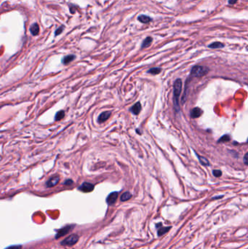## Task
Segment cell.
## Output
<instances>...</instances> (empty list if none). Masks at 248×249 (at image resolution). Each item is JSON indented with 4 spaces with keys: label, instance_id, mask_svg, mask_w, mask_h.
<instances>
[{
    "label": "cell",
    "instance_id": "obj_1",
    "mask_svg": "<svg viewBox=\"0 0 248 249\" xmlns=\"http://www.w3.org/2000/svg\"><path fill=\"white\" fill-rule=\"evenodd\" d=\"M183 82L181 79H177L173 85V105L176 112L180 111L179 98L182 91Z\"/></svg>",
    "mask_w": 248,
    "mask_h": 249
},
{
    "label": "cell",
    "instance_id": "obj_2",
    "mask_svg": "<svg viewBox=\"0 0 248 249\" xmlns=\"http://www.w3.org/2000/svg\"><path fill=\"white\" fill-rule=\"evenodd\" d=\"M209 72V68L204 66H194L191 70V77H202Z\"/></svg>",
    "mask_w": 248,
    "mask_h": 249
},
{
    "label": "cell",
    "instance_id": "obj_3",
    "mask_svg": "<svg viewBox=\"0 0 248 249\" xmlns=\"http://www.w3.org/2000/svg\"><path fill=\"white\" fill-rule=\"evenodd\" d=\"M79 241V236L76 234H73L70 236L66 237L63 240L60 242V245L61 246H72L75 245L76 243Z\"/></svg>",
    "mask_w": 248,
    "mask_h": 249
},
{
    "label": "cell",
    "instance_id": "obj_4",
    "mask_svg": "<svg viewBox=\"0 0 248 249\" xmlns=\"http://www.w3.org/2000/svg\"><path fill=\"white\" fill-rule=\"evenodd\" d=\"M74 225H67L66 227H64L61 229H60L59 230H58V233H57L56 235V239H58L60 237L64 236L66 234H68L69 232H71V230L74 229Z\"/></svg>",
    "mask_w": 248,
    "mask_h": 249
},
{
    "label": "cell",
    "instance_id": "obj_5",
    "mask_svg": "<svg viewBox=\"0 0 248 249\" xmlns=\"http://www.w3.org/2000/svg\"><path fill=\"white\" fill-rule=\"evenodd\" d=\"M94 185L90 182H84L78 187V189L83 192H90L94 189Z\"/></svg>",
    "mask_w": 248,
    "mask_h": 249
},
{
    "label": "cell",
    "instance_id": "obj_6",
    "mask_svg": "<svg viewBox=\"0 0 248 249\" xmlns=\"http://www.w3.org/2000/svg\"><path fill=\"white\" fill-rule=\"evenodd\" d=\"M118 195H119L118 192H111V193L109 194L106 198L107 204L109 205L114 204V203H116L117 197H118Z\"/></svg>",
    "mask_w": 248,
    "mask_h": 249
},
{
    "label": "cell",
    "instance_id": "obj_7",
    "mask_svg": "<svg viewBox=\"0 0 248 249\" xmlns=\"http://www.w3.org/2000/svg\"><path fill=\"white\" fill-rule=\"evenodd\" d=\"M156 227L157 229L158 236H162V235H164V234L167 233V232L171 229V227H163L162 223H159L156 224Z\"/></svg>",
    "mask_w": 248,
    "mask_h": 249
},
{
    "label": "cell",
    "instance_id": "obj_8",
    "mask_svg": "<svg viewBox=\"0 0 248 249\" xmlns=\"http://www.w3.org/2000/svg\"><path fill=\"white\" fill-rule=\"evenodd\" d=\"M60 182V177L58 176H54L49 179L46 183V185L47 187H53V186H56Z\"/></svg>",
    "mask_w": 248,
    "mask_h": 249
},
{
    "label": "cell",
    "instance_id": "obj_9",
    "mask_svg": "<svg viewBox=\"0 0 248 249\" xmlns=\"http://www.w3.org/2000/svg\"><path fill=\"white\" fill-rule=\"evenodd\" d=\"M190 114L191 117L194 119L199 118L202 114V110L199 108V107H194V108L192 109V111H191Z\"/></svg>",
    "mask_w": 248,
    "mask_h": 249
},
{
    "label": "cell",
    "instance_id": "obj_10",
    "mask_svg": "<svg viewBox=\"0 0 248 249\" xmlns=\"http://www.w3.org/2000/svg\"><path fill=\"white\" fill-rule=\"evenodd\" d=\"M111 113L110 112H102L101 114L98 117V122L99 123H103L105 121H106L109 118V117L111 116Z\"/></svg>",
    "mask_w": 248,
    "mask_h": 249
},
{
    "label": "cell",
    "instance_id": "obj_11",
    "mask_svg": "<svg viewBox=\"0 0 248 249\" xmlns=\"http://www.w3.org/2000/svg\"><path fill=\"white\" fill-rule=\"evenodd\" d=\"M130 111L132 113V114H134L135 115H138L140 112H141V103L137 102L135 103V104H134L131 107V108H130Z\"/></svg>",
    "mask_w": 248,
    "mask_h": 249
},
{
    "label": "cell",
    "instance_id": "obj_12",
    "mask_svg": "<svg viewBox=\"0 0 248 249\" xmlns=\"http://www.w3.org/2000/svg\"><path fill=\"white\" fill-rule=\"evenodd\" d=\"M76 58V56L74 55H68V56H64V57L62 58V63L65 65H67L68 63H69L70 62H71L74 61V59Z\"/></svg>",
    "mask_w": 248,
    "mask_h": 249
},
{
    "label": "cell",
    "instance_id": "obj_13",
    "mask_svg": "<svg viewBox=\"0 0 248 249\" xmlns=\"http://www.w3.org/2000/svg\"><path fill=\"white\" fill-rule=\"evenodd\" d=\"M138 19L142 23H149L151 20V18L150 17L145 16V15H141V16L138 17Z\"/></svg>",
    "mask_w": 248,
    "mask_h": 249
},
{
    "label": "cell",
    "instance_id": "obj_14",
    "mask_svg": "<svg viewBox=\"0 0 248 249\" xmlns=\"http://www.w3.org/2000/svg\"><path fill=\"white\" fill-rule=\"evenodd\" d=\"M30 31H31V33L34 36L37 35L38 34H39V25H38L37 23L33 24V25L31 26Z\"/></svg>",
    "mask_w": 248,
    "mask_h": 249
},
{
    "label": "cell",
    "instance_id": "obj_15",
    "mask_svg": "<svg viewBox=\"0 0 248 249\" xmlns=\"http://www.w3.org/2000/svg\"><path fill=\"white\" fill-rule=\"evenodd\" d=\"M196 156L198 157V159L199 160L200 163L202 164L203 166H209L210 165V162L209 160H208L207 158L204 157L203 156H200V155H198L197 154H196Z\"/></svg>",
    "mask_w": 248,
    "mask_h": 249
},
{
    "label": "cell",
    "instance_id": "obj_16",
    "mask_svg": "<svg viewBox=\"0 0 248 249\" xmlns=\"http://www.w3.org/2000/svg\"><path fill=\"white\" fill-rule=\"evenodd\" d=\"M152 40H153V39L151 38V37H146V38L144 40H143V43H142L141 48H147V47L150 46L151 42H152Z\"/></svg>",
    "mask_w": 248,
    "mask_h": 249
},
{
    "label": "cell",
    "instance_id": "obj_17",
    "mask_svg": "<svg viewBox=\"0 0 248 249\" xmlns=\"http://www.w3.org/2000/svg\"><path fill=\"white\" fill-rule=\"evenodd\" d=\"M210 48H213V49H217V48H222L224 47V45L223 43L220 42H215L211 43L210 45H209Z\"/></svg>",
    "mask_w": 248,
    "mask_h": 249
},
{
    "label": "cell",
    "instance_id": "obj_18",
    "mask_svg": "<svg viewBox=\"0 0 248 249\" xmlns=\"http://www.w3.org/2000/svg\"><path fill=\"white\" fill-rule=\"evenodd\" d=\"M64 117H65V112H64L63 110L58 111V112L56 113V116H55V120H56V121H59V120H61Z\"/></svg>",
    "mask_w": 248,
    "mask_h": 249
},
{
    "label": "cell",
    "instance_id": "obj_19",
    "mask_svg": "<svg viewBox=\"0 0 248 249\" xmlns=\"http://www.w3.org/2000/svg\"><path fill=\"white\" fill-rule=\"evenodd\" d=\"M132 197V194L129 192H125L122 194V196H121V201L122 202H125L128 200H130V198Z\"/></svg>",
    "mask_w": 248,
    "mask_h": 249
},
{
    "label": "cell",
    "instance_id": "obj_20",
    "mask_svg": "<svg viewBox=\"0 0 248 249\" xmlns=\"http://www.w3.org/2000/svg\"><path fill=\"white\" fill-rule=\"evenodd\" d=\"M161 71H162V69H161V68L154 67V68H151V69H149V70H148L147 73L156 75V74H159L161 72Z\"/></svg>",
    "mask_w": 248,
    "mask_h": 249
},
{
    "label": "cell",
    "instance_id": "obj_21",
    "mask_svg": "<svg viewBox=\"0 0 248 249\" xmlns=\"http://www.w3.org/2000/svg\"><path fill=\"white\" fill-rule=\"evenodd\" d=\"M231 140V138L228 135H224L223 136H221L220 139H218L217 142L218 143H225V142H228Z\"/></svg>",
    "mask_w": 248,
    "mask_h": 249
},
{
    "label": "cell",
    "instance_id": "obj_22",
    "mask_svg": "<svg viewBox=\"0 0 248 249\" xmlns=\"http://www.w3.org/2000/svg\"><path fill=\"white\" fill-rule=\"evenodd\" d=\"M213 174L215 177L218 178V177H221L222 176V172H221V171H220V170H213Z\"/></svg>",
    "mask_w": 248,
    "mask_h": 249
},
{
    "label": "cell",
    "instance_id": "obj_23",
    "mask_svg": "<svg viewBox=\"0 0 248 249\" xmlns=\"http://www.w3.org/2000/svg\"><path fill=\"white\" fill-rule=\"evenodd\" d=\"M22 248V246H19V245H16V246H9L7 247V248H5V249H21Z\"/></svg>",
    "mask_w": 248,
    "mask_h": 249
},
{
    "label": "cell",
    "instance_id": "obj_24",
    "mask_svg": "<svg viewBox=\"0 0 248 249\" xmlns=\"http://www.w3.org/2000/svg\"><path fill=\"white\" fill-rule=\"evenodd\" d=\"M243 161H244V163H245L246 165H248V152L247 153H246L245 155L244 156Z\"/></svg>",
    "mask_w": 248,
    "mask_h": 249
},
{
    "label": "cell",
    "instance_id": "obj_25",
    "mask_svg": "<svg viewBox=\"0 0 248 249\" xmlns=\"http://www.w3.org/2000/svg\"><path fill=\"white\" fill-rule=\"evenodd\" d=\"M63 26H61V27H60L59 29H57L56 31V32H55V34H56V36L60 34L61 33L62 31H63Z\"/></svg>",
    "mask_w": 248,
    "mask_h": 249
},
{
    "label": "cell",
    "instance_id": "obj_26",
    "mask_svg": "<svg viewBox=\"0 0 248 249\" xmlns=\"http://www.w3.org/2000/svg\"><path fill=\"white\" fill-rule=\"evenodd\" d=\"M73 183H74L73 181L71 180V179H67L65 182V183H64V184H65V185H71Z\"/></svg>",
    "mask_w": 248,
    "mask_h": 249
},
{
    "label": "cell",
    "instance_id": "obj_27",
    "mask_svg": "<svg viewBox=\"0 0 248 249\" xmlns=\"http://www.w3.org/2000/svg\"><path fill=\"white\" fill-rule=\"evenodd\" d=\"M237 2V0H228V4L229 5H234Z\"/></svg>",
    "mask_w": 248,
    "mask_h": 249
},
{
    "label": "cell",
    "instance_id": "obj_28",
    "mask_svg": "<svg viewBox=\"0 0 248 249\" xmlns=\"http://www.w3.org/2000/svg\"><path fill=\"white\" fill-rule=\"evenodd\" d=\"M221 197H223V195L218 196V197H213V199H217V198H221Z\"/></svg>",
    "mask_w": 248,
    "mask_h": 249
},
{
    "label": "cell",
    "instance_id": "obj_29",
    "mask_svg": "<svg viewBox=\"0 0 248 249\" xmlns=\"http://www.w3.org/2000/svg\"><path fill=\"white\" fill-rule=\"evenodd\" d=\"M247 143H248V139H247Z\"/></svg>",
    "mask_w": 248,
    "mask_h": 249
}]
</instances>
